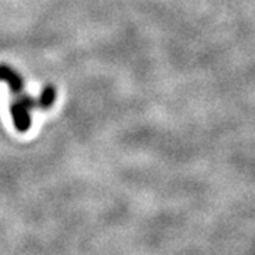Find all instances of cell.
Segmentation results:
<instances>
[{
  "label": "cell",
  "mask_w": 255,
  "mask_h": 255,
  "mask_svg": "<svg viewBox=\"0 0 255 255\" xmlns=\"http://www.w3.org/2000/svg\"><path fill=\"white\" fill-rule=\"evenodd\" d=\"M36 107H38V101L33 100L30 95H21L18 100L11 104L10 112H11L14 128L18 132H26L30 129L31 127L30 110H33Z\"/></svg>",
  "instance_id": "1"
},
{
  "label": "cell",
  "mask_w": 255,
  "mask_h": 255,
  "mask_svg": "<svg viewBox=\"0 0 255 255\" xmlns=\"http://www.w3.org/2000/svg\"><path fill=\"white\" fill-rule=\"evenodd\" d=\"M0 81H4L14 94L23 91V80L14 70L7 65H0Z\"/></svg>",
  "instance_id": "2"
},
{
  "label": "cell",
  "mask_w": 255,
  "mask_h": 255,
  "mask_svg": "<svg viewBox=\"0 0 255 255\" xmlns=\"http://www.w3.org/2000/svg\"><path fill=\"white\" fill-rule=\"evenodd\" d=\"M37 101H38V107H40V108H43V110L50 108L55 101V90L51 85H48V87H46V88L43 90L40 98Z\"/></svg>",
  "instance_id": "3"
}]
</instances>
